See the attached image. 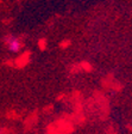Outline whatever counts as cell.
<instances>
[{
  "label": "cell",
  "instance_id": "1",
  "mask_svg": "<svg viewBox=\"0 0 132 134\" xmlns=\"http://www.w3.org/2000/svg\"><path fill=\"white\" fill-rule=\"evenodd\" d=\"M6 43H7V47L11 52H18L22 48V43L19 42V40L13 36L6 37Z\"/></svg>",
  "mask_w": 132,
  "mask_h": 134
}]
</instances>
